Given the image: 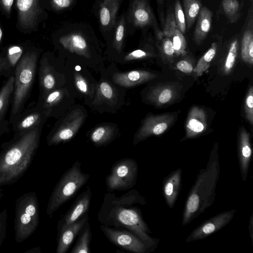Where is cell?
Listing matches in <instances>:
<instances>
[{
    "mask_svg": "<svg viewBox=\"0 0 253 253\" xmlns=\"http://www.w3.org/2000/svg\"><path fill=\"white\" fill-rule=\"evenodd\" d=\"M146 204L145 198L135 189L130 190L119 197L109 192L103 197L97 220L101 225L131 232L154 250L159 240L150 235L151 232L137 206Z\"/></svg>",
    "mask_w": 253,
    "mask_h": 253,
    "instance_id": "6da1fadb",
    "label": "cell"
},
{
    "mask_svg": "<svg viewBox=\"0 0 253 253\" xmlns=\"http://www.w3.org/2000/svg\"><path fill=\"white\" fill-rule=\"evenodd\" d=\"M220 173L217 150H212L207 166L199 170L185 201L182 225H186L204 213L214 202Z\"/></svg>",
    "mask_w": 253,
    "mask_h": 253,
    "instance_id": "7a4b0ae2",
    "label": "cell"
},
{
    "mask_svg": "<svg viewBox=\"0 0 253 253\" xmlns=\"http://www.w3.org/2000/svg\"><path fill=\"white\" fill-rule=\"evenodd\" d=\"M66 60L81 63L89 69L100 72L105 68L101 52L92 47L84 36L80 33H72L61 37L59 40Z\"/></svg>",
    "mask_w": 253,
    "mask_h": 253,
    "instance_id": "3957f363",
    "label": "cell"
},
{
    "mask_svg": "<svg viewBox=\"0 0 253 253\" xmlns=\"http://www.w3.org/2000/svg\"><path fill=\"white\" fill-rule=\"evenodd\" d=\"M77 160L62 175L49 198L47 213L49 215L71 199L88 181L90 174L81 169Z\"/></svg>",
    "mask_w": 253,
    "mask_h": 253,
    "instance_id": "277c9868",
    "label": "cell"
},
{
    "mask_svg": "<svg viewBox=\"0 0 253 253\" xmlns=\"http://www.w3.org/2000/svg\"><path fill=\"white\" fill-rule=\"evenodd\" d=\"M100 73L94 96L87 105L100 114H115L125 104L126 88L113 83L103 70Z\"/></svg>",
    "mask_w": 253,
    "mask_h": 253,
    "instance_id": "5b68a950",
    "label": "cell"
},
{
    "mask_svg": "<svg viewBox=\"0 0 253 253\" xmlns=\"http://www.w3.org/2000/svg\"><path fill=\"white\" fill-rule=\"evenodd\" d=\"M38 54L28 52L19 61L15 71L10 120L21 111L34 82Z\"/></svg>",
    "mask_w": 253,
    "mask_h": 253,
    "instance_id": "8992f818",
    "label": "cell"
},
{
    "mask_svg": "<svg viewBox=\"0 0 253 253\" xmlns=\"http://www.w3.org/2000/svg\"><path fill=\"white\" fill-rule=\"evenodd\" d=\"M89 69L81 63L65 60V85L86 105L93 99L98 83Z\"/></svg>",
    "mask_w": 253,
    "mask_h": 253,
    "instance_id": "52a82bcc",
    "label": "cell"
},
{
    "mask_svg": "<svg viewBox=\"0 0 253 253\" xmlns=\"http://www.w3.org/2000/svg\"><path fill=\"white\" fill-rule=\"evenodd\" d=\"M87 117V112L84 107L75 104L57 119L47 136L48 145H57L71 140L82 127Z\"/></svg>",
    "mask_w": 253,
    "mask_h": 253,
    "instance_id": "ba28073f",
    "label": "cell"
},
{
    "mask_svg": "<svg viewBox=\"0 0 253 253\" xmlns=\"http://www.w3.org/2000/svg\"><path fill=\"white\" fill-rule=\"evenodd\" d=\"M40 97L65 85V59L43 56L39 70Z\"/></svg>",
    "mask_w": 253,
    "mask_h": 253,
    "instance_id": "9c48e42d",
    "label": "cell"
},
{
    "mask_svg": "<svg viewBox=\"0 0 253 253\" xmlns=\"http://www.w3.org/2000/svg\"><path fill=\"white\" fill-rule=\"evenodd\" d=\"M138 166L136 161L126 158L116 162L105 179L107 191L127 190L136 184Z\"/></svg>",
    "mask_w": 253,
    "mask_h": 253,
    "instance_id": "30bf717a",
    "label": "cell"
},
{
    "mask_svg": "<svg viewBox=\"0 0 253 253\" xmlns=\"http://www.w3.org/2000/svg\"><path fill=\"white\" fill-rule=\"evenodd\" d=\"M75 99L72 92L64 85L40 97L37 105L45 112L48 118L58 119L75 104Z\"/></svg>",
    "mask_w": 253,
    "mask_h": 253,
    "instance_id": "8fae6325",
    "label": "cell"
},
{
    "mask_svg": "<svg viewBox=\"0 0 253 253\" xmlns=\"http://www.w3.org/2000/svg\"><path fill=\"white\" fill-rule=\"evenodd\" d=\"M100 227L109 241L122 250L134 253H148L153 251L129 231L101 224Z\"/></svg>",
    "mask_w": 253,
    "mask_h": 253,
    "instance_id": "7c38bea8",
    "label": "cell"
},
{
    "mask_svg": "<svg viewBox=\"0 0 253 253\" xmlns=\"http://www.w3.org/2000/svg\"><path fill=\"white\" fill-rule=\"evenodd\" d=\"M103 71L113 83L126 89L146 83L157 76L151 72L141 69L120 71L114 64Z\"/></svg>",
    "mask_w": 253,
    "mask_h": 253,
    "instance_id": "4fadbf2b",
    "label": "cell"
},
{
    "mask_svg": "<svg viewBox=\"0 0 253 253\" xmlns=\"http://www.w3.org/2000/svg\"><path fill=\"white\" fill-rule=\"evenodd\" d=\"M173 120V116L169 114L146 116L134 135L133 144L136 145L150 136L163 133Z\"/></svg>",
    "mask_w": 253,
    "mask_h": 253,
    "instance_id": "5bb4252c",
    "label": "cell"
},
{
    "mask_svg": "<svg viewBox=\"0 0 253 253\" xmlns=\"http://www.w3.org/2000/svg\"><path fill=\"white\" fill-rule=\"evenodd\" d=\"M236 211L230 210L206 220L194 229L186 239L187 243L204 239L221 229L230 222Z\"/></svg>",
    "mask_w": 253,
    "mask_h": 253,
    "instance_id": "9a60e30c",
    "label": "cell"
},
{
    "mask_svg": "<svg viewBox=\"0 0 253 253\" xmlns=\"http://www.w3.org/2000/svg\"><path fill=\"white\" fill-rule=\"evenodd\" d=\"M91 195L90 188L89 186H87L85 190L78 196L69 210L59 220L57 227L58 233L66 227L76 222L87 213Z\"/></svg>",
    "mask_w": 253,
    "mask_h": 253,
    "instance_id": "2e32d148",
    "label": "cell"
},
{
    "mask_svg": "<svg viewBox=\"0 0 253 253\" xmlns=\"http://www.w3.org/2000/svg\"><path fill=\"white\" fill-rule=\"evenodd\" d=\"M128 16V20L135 28H143L150 25L154 20L147 0H132Z\"/></svg>",
    "mask_w": 253,
    "mask_h": 253,
    "instance_id": "e0dca14e",
    "label": "cell"
},
{
    "mask_svg": "<svg viewBox=\"0 0 253 253\" xmlns=\"http://www.w3.org/2000/svg\"><path fill=\"white\" fill-rule=\"evenodd\" d=\"M18 19L23 29L32 28L40 13L39 0H16Z\"/></svg>",
    "mask_w": 253,
    "mask_h": 253,
    "instance_id": "ac0fdd59",
    "label": "cell"
},
{
    "mask_svg": "<svg viewBox=\"0 0 253 253\" xmlns=\"http://www.w3.org/2000/svg\"><path fill=\"white\" fill-rule=\"evenodd\" d=\"M120 129L112 123H103L94 127L90 132L89 139L95 147L106 146L118 136Z\"/></svg>",
    "mask_w": 253,
    "mask_h": 253,
    "instance_id": "d6986e66",
    "label": "cell"
},
{
    "mask_svg": "<svg viewBox=\"0 0 253 253\" xmlns=\"http://www.w3.org/2000/svg\"><path fill=\"white\" fill-rule=\"evenodd\" d=\"M89 220L88 214L86 213L76 222L71 224L57 233V253H65L68 251L84 225Z\"/></svg>",
    "mask_w": 253,
    "mask_h": 253,
    "instance_id": "ffe728a7",
    "label": "cell"
},
{
    "mask_svg": "<svg viewBox=\"0 0 253 253\" xmlns=\"http://www.w3.org/2000/svg\"><path fill=\"white\" fill-rule=\"evenodd\" d=\"M121 0H101L99 2L98 16L100 26L104 31H109L115 26Z\"/></svg>",
    "mask_w": 253,
    "mask_h": 253,
    "instance_id": "44dd1931",
    "label": "cell"
},
{
    "mask_svg": "<svg viewBox=\"0 0 253 253\" xmlns=\"http://www.w3.org/2000/svg\"><path fill=\"white\" fill-rule=\"evenodd\" d=\"M182 169H177L171 171L163 181V194L167 205L172 208L181 188Z\"/></svg>",
    "mask_w": 253,
    "mask_h": 253,
    "instance_id": "7402d4cb",
    "label": "cell"
},
{
    "mask_svg": "<svg viewBox=\"0 0 253 253\" xmlns=\"http://www.w3.org/2000/svg\"><path fill=\"white\" fill-rule=\"evenodd\" d=\"M252 157V148L250 134L243 129L240 133L238 143V159L242 178L247 179Z\"/></svg>",
    "mask_w": 253,
    "mask_h": 253,
    "instance_id": "603a6c76",
    "label": "cell"
},
{
    "mask_svg": "<svg viewBox=\"0 0 253 253\" xmlns=\"http://www.w3.org/2000/svg\"><path fill=\"white\" fill-rule=\"evenodd\" d=\"M207 127L206 116L204 110L198 107L190 111L186 124V138L194 137L203 132Z\"/></svg>",
    "mask_w": 253,
    "mask_h": 253,
    "instance_id": "cb8c5ba5",
    "label": "cell"
},
{
    "mask_svg": "<svg viewBox=\"0 0 253 253\" xmlns=\"http://www.w3.org/2000/svg\"><path fill=\"white\" fill-rule=\"evenodd\" d=\"M175 88L170 85H158L149 88L145 95V100L157 106L167 104L176 96Z\"/></svg>",
    "mask_w": 253,
    "mask_h": 253,
    "instance_id": "d4e9b609",
    "label": "cell"
},
{
    "mask_svg": "<svg viewBox=\"0 0 253 253\" xmlns=\"http://www.w3.org/2000/svg\"><path fill=\"white\" fill-rule=\"evenodd\" d=\"M48 118L45 112L38 105L31 112L21 117L15 125V130L23 133L38 126H43Z\"/></svg>",
    "mask_w": 253,
    "mask_h": 253,
    "instance_id": "484cf974",
    "label": "cell"
},
{
    "mask_svg": "<svg viewBox=\"0 0 253 253\" xmlns=\"http://www.w3.org/2000/svg\"><path fill=\"white\" fill-rule=\"evenodd\" d=\"M194 33V39L197 44L201 43L210 31L212 13L207 7H202L199 12Z\"/></svg>",
    "mask_w": 253,
    "mask_h": 253,
    "instance_id": "4316f807",
    "label": "cell"
},
{
    "mask_svg": "<svg viewBox=\"0 0 253 253\" xmlns=\"http://www.w3.org/2000/svg\"><path fill=\"white\" fill-rule=\"evenodd\" d=\"M253 14L251 16L247 29L244 31L242 39L241 56L245 62L252 65L253 64Z\"/></svg>",
    "mask_w": 253,
    "mask_h": 253,
    "instance_id": "83f0119b",
    "label": "cell"
},
{
    "mask_svg": "<svg viewBox=\"0 0 253 253\" xmlns=\"http://www.w3.org/2000/svg\"><path fill=\"white\" fill-rule=\"evenodd\" d=\"M126 30V19L123 14L118 22L115 28L112 47L114 50L113 60L117 62L124 54L123 51Z\"/></svg>",
    "mask_w": 253,
    "mask_h": 253,
    "instance_id": "f1b7e54d",
    "label": "cell"
},
{
    "mask_svg": "<svg viewBox=\"0 0 253 253\" xmlns=\"http://www.w3.org/2000/svg\"><path fill=\"white\" fill-rule=\"evenodd\" d=\"M89 220L85 223L79 233L78 239L71 253H90V244L92 238V234Z\"/></svg>",
    "mask_w": 253,
    "mask_h": 253,
    "instance_id": "f546056e",
    "label": "cell"
},
{
    "mask_svg": "<svg viewBox=\"0 0 253 253\" xmlns=\"http://www.w3.org/2000/svg\"><path fill=\"white\" fill-rule=\"evenodd\" d=\"M14 77L11 76L0 90V126L4 125L5 115L14 90Z\"/></svg>",
    "mask_w": 253,
    "mask_h": 253,
    "instance_id": "4dcf8cb0",
    "label": "cell"
},
{
    "mask_svg": "<svg viewBox=\"0 0 253 253\" xmlns=\"http://www.w3.org/2000/svg\"><path fill=\"white\" fill-rule=\"evenodd\" d=\"M184 14L187 28H190L195 22L202 8L199 0H183Z\"/></svg>",
    "mask_w": 253,
    "mask_h": 253,
    "instance_id": "1f68e13d",
    "label": "cell"
},
{
    "mask_svg": "<svg viewBox=\"0 0 253 253\" xmlns=\"http://www.w3.org/2000/svg\"><path fill=\"white\" fill-rule=\"evenodd\" d=\"M217 49L216 43H212L211 47L199 59L193 71L197 76H201L210 66V64L214 57Z\"/></svg>",
    "mask_w": 253,
    "mask_h": 253,
    "instance_id": "d6a6232c",
    "label": "cell"
},
{
    "mask_svg": "<svg viewBox=\"0 0 253 253\" xmlns=\"http://www.w3.org/2000/svg\"><path fill=\"white\" fill-rule=\"evenodd\" d=\"M223 11L231 22L236 21L239 15L240 4L237 0H222Z\"/></svg>",
    "mask_w": 253,
    "mask_h": 253,
    "instance_id": "836d02e7",
    "label": "cell"
},
{
    "mask_svg": "<svg viewBox=\"0 0 253 253\" xmlns=\"http://www.w3.org/2000/svg\"><path fill=\"white\" fill-rule=\"evenodd\" d=\"M152 56L153 54L149 52L141 49H137L124 53L122 57L118 61V63L124 64L131 61L149 58Z\"/></svg>",
    "mask_w": 253,
    "mask_h": 253,
    "instance_id": "e575fe53",
    "label": "cell"
},
{
    "mask_svg": "<svg viewBox=\"0 0 253 253\" xmlns=\"http://www.w3.org/2000/svg\"><path fill=\"white\" fill-rule=\"evenodd\" d=\"M33 217H38L37 208L36 202L34 204L29 203L25 207L24 211H22L20 214V225L27 226L31 222Z\"/></svg>",
    "mask_w": 253,
    "mask_h": 253,
    "instance_id": "d590c367",
    "label": "cell"
},
{
    "mask_svg": "<svg viewBox=\"0 0 253 253\" xmlns=\"http://www.w3.org/2000/svg\"><path fill=\"white\" fill-rule=\"evenodd\" d=\"M171 37L175 54L184 55L186 54V42L183 34L176 28Z\"/></svg>",
    "mask_w": 253,
    "mask_h": 253,
    "instance_id": "8d00e7d4",
    "label": "cell"
},
{
    "mask_svg": "<svg viewBox=\"0 0 253 253\" xmlns=\"http://www.w3.org/2000/svg\"><path fill=\"white\" fill-rule=\"evenodd\" d=\"M238 48V42L235 40L231 43L224 65V71L226 74L230 72L234 65Z\"/></svg>",
    "mask_w": 253,
    "mask_h": 253,
    "instance_id": "74e56055",
    "label": "cell"
},
{
    "mask_svg": "<svg viewBox=\"0 0 253 253\" xmlns=\"http://www.w3.org/2000/svg\"><path fill=\"white\" fill-rule=\"evenodd\" d=\"M174 16L177 28L184 34L186 29L185 15L179 0H176L174 5Z\"/></svg>",
    "mask_w": 253,
    "mask_h": 253,
    "instance_id": "f35d334b",
    "label": "cell"
},
{
    "mask_svg": "<svg viewBox=\"0 0 253 253\" xmlns=\"http://www.w3.org/2000/svg\"><path fill=\"white\" fill-rule=\"evenodd\" d=\"M177 28L175 19L174 13L171 10H169L164 25L163 34L165 36L168 38L171 37Z\"/></svg>",
    "mask_w": 253,
    "mask_h": 253,
    "instance_id": "ab89813d",
    "label": "cell"
},
{
    "mask_svg": "<svg viewBox=\"0 0 253 253\" xmlns=\"http://www.w3.org/2000/svg\"><path fill=\"white\" fill-rule=\"evenodd\" d=\"M245 114L246 118L251 123L253 124V87L251 86L248 90L245 102Z\"/></svg>",
    "mask_w": 253,
    "mask_h": 253,
    "instance_id": "60d3db41",
    "label": "cell"
},
{
    "mask_svg": "<svg viewBox=\"0 0 253 253\" xmlns=\"http://www.w3.org/2000/svg\"><path fill=\"white\" fill-rule=\"evenodd\" d=\"M162 51L163 54L169 60L172 58L174 53V49L172 40L166 37L162 44Z\"/></svg>",
    "mask_w": 253,
    "mask_h": 253,
    "instance_id": "b9f144b4",
    "label": "cell"
},
{
    "mask_svg": "<svg viewBox=\"0 0 253 253\" xmlns=\"http://www.w3.org/2000/svg\"><path fill=\"white\" fill-rule=\"evenodd\" d=\"M22 53V49L20 46L14 45L10 47L7 52L9 63H15L19 59Z\"/></svg>",
    "mask_w": 253,
    "mask_h": 253,
    "instance_id": "7bdbcfd3",
    "label": "cell"
},
{
    "mask_svg": "<svg viewBox=\"0 0 253 253\" xmlns=\"http://www.w3.org/2000/svg\"><path fill=\"white\" fill-rule=\"evenodd\" d=\"M74 0H50L52 7L57 10L69 7Z\"/></svg>",
    "mask_w": 253,
    "mask_h": 253,
    "instance_id": "ee69618b",
    "label": "cell"
},
{
    "mask_svg": "<svg viewBox=\"0 0 253 253\" xmlns=\"http://www.w3.org/2000/svg\"><path fill=\"white\" fill-rule=\"evenodd\" d=\"M177 69L185 73H190L193 71L192 65L188 61L183 60L176 64Z\"/></svg>",
    "mask_w": 253,
    "mask_h": 253,
    "instance_id": "f6af8a7d",
    "label": "cell"
},
{
    "mask_svg": "<svg viewBox=\"0 0 253 253\" xmlns=\"http://www.w3.org/2000/svg\"><path fill=\"white\" fill-rule=\"evenodd\" d=\"M13 1L14 0H0L2 7L7 13L10 12Z\"/></svg>",
    "mask_w": 253,
    "mask_h": 253,
    "instance_id": "bcb514c9",
    "label": "cell"
},
{
    "mask_svg": "<svg viewBox=\"0 0 253 253\" xmlns=\"http://www.w3.org/2000/svg\"><path fill=\"white\" fill-rule=\"evenodd\" d=\"M8 65V60L5 58L0 57V75L4 70L7 68Z\"/></svg>",
    "mask_w": 253,
    "mask_h": 253,
    "instance_id": "7dc6e473",
    "label": "cell"
},
{
    "mask_svg": "<svg viewBox=\"0 0 253 253\" xmlns=\"http://www.w3.org/2000/svg\"><path fill=\"white\" fill-rule=\"evenodd\" d=\"M252 215L251 217V219H250V224H249V230H250V236H251V238L252 239V240H253V238H252V237H253V235H252V233H253V231H252V229H253V220H252Z\"/></svg>",
    "mask_w": 253,
    "mask_h": 253,
    "instance_id": "c3c4849f",
    "label": "cell"
},
{
    "mask_svg": "<svg viewBox=\"0 0 253 253\" xmlns=\"http://www.w3.org/2000/svg\"><path fill=\"white\" fill-rule=\"evenodd\" d=\"M2 30L0 27V40L1 39V37H2Z\"/></svg>",
    "mask_w": 253,
    "mask_h": 253,
    "instance_id": "681fc988",
    "label": "cell"
},
{
    "mask_svg": "<svg viewBox=\"0 0 253 253\" xmlns=\"http://www.w3.org/2000/svg\"><path fill=\"white\" fill-rule=\"evenodd\" d=\"M158 2H159V3H162L163 1L164 0H157Z\"/></svg>",
    "mask_w": 253,
    "mask_h": 253,
    "instance_id": "f907efd6",
    "label": "cell"
},
{
    "mask_svg": "<svg viewBox=\"0 0 253 253\" xmlns=\"http://www.w3.org/2000/svg\"><path fill=\"white\" fill-rule=\"evenodd\" d=\"M252 3L253 2V0H249Z\"/></svg>",
    "mask_w": 253,
    "mask_h": 253,
    "instance_id": "816d5d0a",
    "label": "cell"
}]
</instances>
